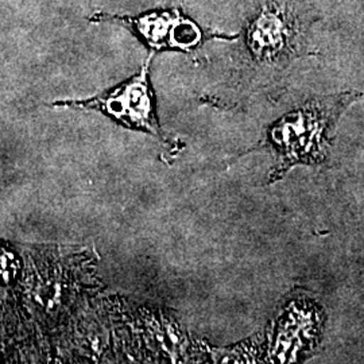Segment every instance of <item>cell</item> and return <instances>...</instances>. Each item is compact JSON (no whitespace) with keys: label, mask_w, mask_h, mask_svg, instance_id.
<instances>
[{"label":"cell","mask_w":364,"mask_h":364,"mask_svg":"<svg viewBox=\"0 0 364 364\" xmlns=\"http://www.w3.org/2000/svg\"><path fill=\"white\" fill-rule=\"evenodd\" d=\"M347 103V99L321 102L290 114L279 120L270 131V142L281 156L282 174L294 164L320 162L323 159V138Z\"/></svg>","instance_id":"obj_1"},{"label":"cell","mask_w":364,"mask_h":364,"mask_svg":"<svg viewBox=\"0 0 364 364\" xmlns=\"http://www.w3.org/2000/svg\"><path fill=\"white\" fill-rule=\"evenodd\" d=\"M150 61L144 63L141 72L109 91L85 100H63L57 107L76 109H95L131 130L144 131L164 139L158 123L154 92L150 82Z\"/></svg>","instance_id":"obj_2"},{"label":"cell","mask_w":364,"mask_h":364,"mask_svg":"<svg viewBox=\"0 0 364 364\" xmlns=\"http://www.w3.org/2000/svg\"><path fill=\"white\" fill-rule=\"evenodd\" d=\"M182 14L177 9L154 10L136 16H122L111 14H97L93 16L96 22H112L127 27L144 43L154 49H169L170 33Z\"/></svg>","instance_id":"obj_3"},{"label":"cell","mask_w":364,"mask_h":364,"mask_svg":"<svg viewBox=\"0 0 364 364\" xmlns=\"http://www.w3.org/2000/svg\"><path fill=\"white\" fill-rule=\"evenodd\" d=\"M201 37L200 27L193 21L181 15L170 33L169 49L182 52L192 50L201 42Z\"/></svg>","instance_id":"obj_4"}]
</instances>
